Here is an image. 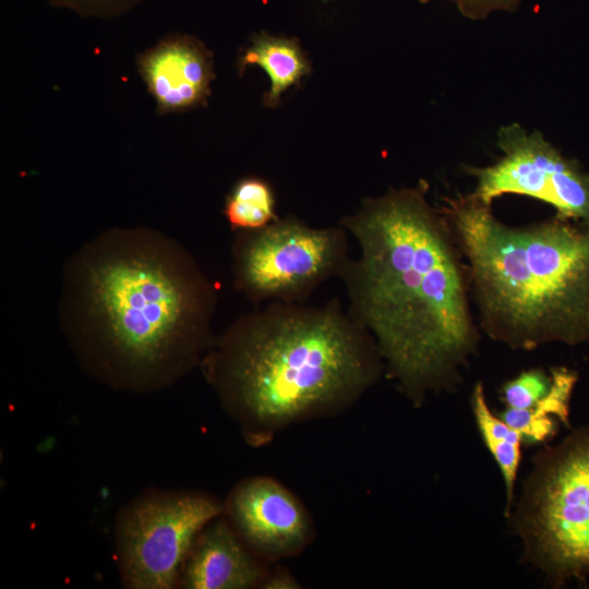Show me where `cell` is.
Segmentation results:
<instances>
[{"label":"cell","instance_id":"6da1fadb","mask_svg":"<svg viewBox=\"0 0 589 589\" xmlns=\"http://www.w3.org/2000/svg\"><path fill=\"white\" fill-rule=\"evenodd\" d=\"M217 303L216 284L182 243L148 226L113 227L64 262L58 317L89 376L147 394L201 365Z\"/></svg>","mask_w":589,"mask_h":589},{"label":"cell","instance_id":"7a4b0ae2","mask_svg":"<svg viewBox=\"0 0 589 589\" xmlns=\"http://www.w3.org/2000/svg\"><path fill=\"white\" fill-rule=\"evenodd\" d=\"M428 191L425 181L390 188L338 223L359 248L340 277L347 310L414 407L459 385L480 340L467 264Z\"/></svg>","mask_w":589,"mask_h":589},{"label":"cell","instance_id":"3957f363","mask_svg":"<svg viewBox=\"0 0 589 589\" xmlns=\"http://www.w3.org/2000/svg\"><path fill=\"white\" fill-rule=\"evenodd\" d=\"M200 366L257 447L291 425L346 411L385 374L372 335L339 298L264 303L216 334Z\"/></svg>","mask_w":589,"mask_h":589},{"label":"cell","instance_id":"277c9868","mask_svg":"<svg viewBox=\"0 0 589 589\" xmlns=\"http://www.w3.org/2000/svg\"><path fill=\"white\" fill-rule=\"evenodd\" d=\"M467 264L481 330L514 350L589 340V228L554 216L512 226L473 195L441 207Z\"/></svg>","mask_w":589,"mask_h":589},{"label":"cell","instance_id":"5b68a950","mask_svg":"<svg viewBox=\"0 0 589 589\" xmlns=\"http://www.w3.org/2000/svg\"><path fill=\"white\" fill-rule=\"evenodd\" d=\"M510 517L524 561L554 588L589 576V424L532 459Z\"/></svg>","mask_w":589,"mask_h":589},{"label":"cell","instance_id":"8992f818","mask_svg":"<svg viewBox=\"0 0 589 589\" xmlns=\"http://www.w3.org/2000/svg\"><path fill=\"white\" fill-rule=\"evenodd\" d=\"M341 226L312 227L294 215L237 231L231 244L233 288L254 304L303 303L324 283L340 278L350 256Z\"/></svg>","mask_w":589,"mask_h":589},{"label":"cell","instance_id":"52a82bcc","mask_svg":"<svg viewBox=\"0 0 589 589\" xmlns=\"http://www.w3.org/2000/svg\"><path fill=\"white\" fill-rule=\"evenodd\" d=\"M224 514V502L197 490L149 489L116 520V560L130 589L179 587L185 558L203 528Z\"/></svg>","mask_w":589,"mask_h":589},{"label":"cell","instance_id":"ba28073f","mask_svg":"<svg viewBox=\"0 0 589 589\" xmlns=\"http://www.w3.org/2000/svg\"><path fill=\"white\" fill-rule=\"evenodd\" d=\"M502 156L485 167H469L476 188L471 195L484 204L504 194L545 202L555 216L589 228V172L563 155L538 132L512 123L498 130Z\"/></svg>","mask_w":589,"mask_h":589},{"label":"cell","instance_id":"9c48e42d","mask_svg":"<svg viewBox=\"0 0 589 589\" xmlns=\"http://www.w3.org/2000/svg\"><path fill=\"white\" fill-rule=\"evenodd\" d=\"M224 516L248 548L267 563L299 555L315 536L312 516L301 500L267 476L239 481L224 502Z\"/></svg>","mask_w":589,"mask_h":589},{"label":"cell","instance_id":"30bf717a","mask_svg":"<svg viewBox=\"0 0 589 589\" xmlns=\"http://www.w3.org/2000/svg\"><path fill=\"white\" fill-rule=\"evenodd\" d=\"M136 63L159 115L206 105L215 77L213 55L196 38L168 36L143 51Z\"/></svg>","mask_w":589,"mask_h":589},{"label":"cell","instance_id":"8fae6325","mask_svg":"<svg viewBox=\"0 0 589 589\" xmlns=\"http://www.w3.org/2000/svg\"><path fill=\"white\" fill-rule=\"evenodd\" d=\"M223 515L195 539L183 564L179 587L185 589L262 588L271 570Z\"/></svg>","mask_w":589,"mask_h":589},{"label":"cell","instance_id":"7c38bea8","mask_svg":"<svg viewBox=\"0 0 589 589\" xmlns=\"http://www.w3.org/2000/svg\"><path fill=\"white\" fill-rule=\"evenodd\" d=\"M250 65L262 68L269 77L271 87L263 98L269 108L277 107L281 95L311 72V63L297 39L266 33L255 35L241 50L237 59L239 75Z\"/></svg>","mask_w":589,"mask_h":589},{"label":"cell","instance_id":"4fadbf2b","mask_svg":"<svg viewBox=\"0 0 589 589\" xmlns=\"http://www.w3.org/2000/svg\"><path fill=\"white\" fill-rule=\"evenodd\" d=\"M553 377L549 393L529 409L505 408L500 417L528 445L542 444L552 438L558 422L569 425V404L578 375L565 366L551 368Z\"/></svg>","mask_w":589,"mask_h":589},{"label":"cell","instance_id":"5bb4252c","mask_svg":"<svg viewBox=\"0 0 589 589\" xmlns=\"http://www.w3.org/2000/svg\"><path fill=\"white\" fill-rule=\"evenodd\" d=\"M470 404L478 431L502 473L507 500L505 515L508 516L521 460L522 438L515 429L492 411L481 382H477L473 386Z\"/></svg>","mask_w":589,"mask_h":589},{"label":"cell","instance_id":"9a60e30c","mask_svg":"<svg viewBox=\"0 0 589 589\" xmlns=\"http://www.w3.org/2000/svg\"><path fill=\"white\" fill-rule=\"evenodd\" d=\"M224 216L233 231H251L266 227L279 216L271 183L259 176L238 180L227 194Z\"/></svg>","mask_w":589,"mask_h":589},{"label":"cell","instance_id":"2e32d148","mask_svg":"<svg viewBox=\"0 0 589 589\" xmlns=\"http://www.w3.org/2000/svg\"><path fill=\"white\" fill-rule=\"evenodd\" d=\"M551 371L533 368L521 371L501 387V399L505 408L529 409L545 397L552 386Z\"/></svg>","mask_w":589,"mask_h":589},{"label":"cell","instance_id":"e0dca14e","mask_svg":"<svg viewBox=\"0 0 589 589\" xmlns=\"http://www.w3.org/2000/svg\"><path fill=\"white\" fill-rule=\"evenodd\" d=\"M137 0H55L82 13L111 15L128 10Z\"/></svg>","mask_w":589,"mask_h":589},{"label":"cell","instance_id":"ac0fdd59","mask_svg":"<svg viewBox=\"0 0 589 589\" xmlns=\"http://www.w3.org/2000/svg\"><path fill=\"white\" fill-rule=\"evenodd\" d=\"M460 11L468 16L480 17L495 9H506L518 0H453Z\"/></svg>","mask_w":589,"mask_h":589},{"label":"cell","instance_id":"d6986e66","mask_svg":"<svg viewBox=\"0 0 589 589\" xmlns=\"http://www.w3.org/2000/svg\"><path fill=\"white\" fill-rule=\"evenodd\" d=\"M300 584L294 576L283 567L272 568L263 584L264 589H296Z\"/></svg>","mask_w":589,"mask_h":589}]
</instances>
